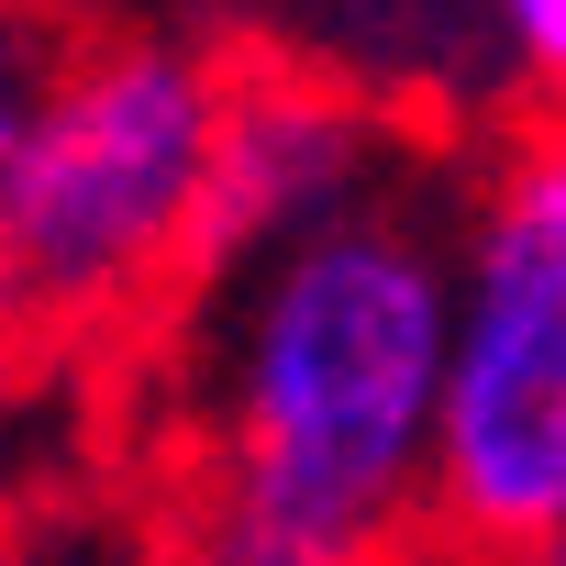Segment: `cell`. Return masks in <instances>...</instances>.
Instances as JSON below:
<instances>
[{"instance_id":"obj_5","label":"cell","mask_w":566,"mask_h":566,"mask_svg":"<svg viewBox=\"0 0 566 566\" xmlns=\"http://www.w3.org/2000/svg\"><path fill=\"white\" fill-rule=\"evenodd\" d=\"M489 23L500 67L533 90V112H566V0H467Z\"/></svg>"},{"instance_id":"obj_6","label":"cell","mask_w":566,"mask_h":566,"mask_svg":"<svg viewBox=\"0 0 566 566\" xmlns=\"http://www.w3.org/2000/svg\"><path fill=\"white\" fill-rule=\"evenodd\" d=\"M56 56H67V23L45 12V0H0V156L23 145V123H34Z\"/></svg>"},{"instance_id":"obj_3","label":"cell","mask_w":566,"mask_h":566,"mask_svg":"<svg viewBox=\"0 0 566 566\" xmlns=\"http://www.w3.org/2000/svg\"><path fill=\"white\" fill-rule=\"evenodd\" d=\"M566 533V112H522L444 189V400L422 544L522 566Z\"/></svg>"},{"instance_id":"obj_2","label":"cell","mask_w":566,"mask_h":566,"mask_svg":"<svg viewBox=\"0 0 566 566\" xmlns=\"http://www.w3.org/2000/svg\"><path fill=\"white\" fill-rule=\"evenodd\" d=\"M222 101L233 56L200 34H67L23 145L0 156V244L45 323L123 334L189 290Z\"/></svg>"},{"instance_id":"obj_8","label":"cell","mask_w":566,"mask_h":566,"mask_svg":"<svg viewBox=\"0 0 566 566\" xmlns=\"http://www.w3.org/2000/svg\"><path fill=\"white\" fill-rule=\"evenodd\" d=\"M34 356H45V312H34V290H23L12 244H0V400L34 378Z\"/></svg>"},{"instance_id":"obj_9","label":"cell","mask_w":566,"mask_h":566,"mask_svg":"<svg viewBox=\"0 0 566 566\" xmlns=\"http://www.w3.org/2000/svg\"><path fill=\"white\" fill-rule=\"evenodd\" d=\"M522 566H566V533H555V544H533V555H522Z\"/></svg>"},{"instance_id":"obj_7","label":"cell","mask_w":566,"mask_h":566,"mask_svg":"<svg viewBox=\"0 0 566 566\" xmlns=\"http://www.w3.org/2000/svg\"><path fill=\"white\" fill-rule=\"evenodd\" d=\"M167 566H345V555H312V544H290V533H255V522H233V511H200Z\"/></svg>"},{"instance_id":"obj_4","label":"cell","mask_w":566,"mask_h":566,"mask_svg":"<svg viewBox=\"0 0 566 566\" xmlns=\"http://www.w3.org/2000/svg\"><path fill=\"white\" fill-rule=\"evenodd\" d=\"M400 178H411V134H400L389 101H367L345 78H312V67H244L233 56L189 290L222 277V266H244V255H266V244H290V233H323V222L389 200Z\"/></svg>"},{"instance_id":"obj_1","label":"cell","mask_w":566,"mask_h":566,"mask_svg":"<svg viewBox=\"0 0 566 566\" xmlns=\"http://www.w3.org/2000/svg\"><path fill=\"white\" fill-rule=\"evenodd\" d=\"M178 312L211 511L345 566H400L422 544L444 400V189L400 178L200 277Z\"/></svg>"}]
</instances>
